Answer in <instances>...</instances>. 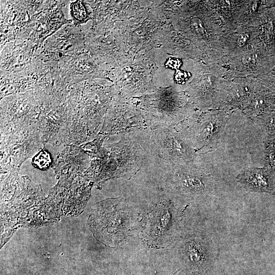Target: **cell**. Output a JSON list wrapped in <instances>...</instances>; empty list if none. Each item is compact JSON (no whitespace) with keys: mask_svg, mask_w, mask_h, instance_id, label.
<instances>
[{"mask_svg":"<svg viewBox=\"0 0 275 275\" xmlns=\"http://www.w3.org/2000/svg\"><path fill=\"white\" fill-rule=\"evenodd\" d=\"M275 65V58L261 43L239 54L226 58L222 65L226 69L225 77L232 80L239 77H258L269 72Z\"/></svg>","mask_w":275,"mask_h":275,"instance_id":"cell-7","label":"cell"},{"mask_svg":"<svg viewBox=\"0 0 275 275\" xmlns=\"http://www.w3.org/2000/svg\"><path fill=\"white\" fill-rule=\"evenodd\" d=\"M132 214L122 197L107 199L95 204L88 219V226L103 244L117 246L125 242L131 231Z\"/></svg>","mask_w":275,"mask_h":275,"instance_id":"cell-3","label":"cell"},{"mask_svg":"<svg viewBox=\"0 0 275 275\" xmlns=\"http://www.w3.org/2000/svg\"><path fill=\"white\" fill-rule=\"evenodd\" d=\"M150 65L143 60H135L120 73L119 94L130 98L149 94L156 88L152 80Z\"/></svg>","mask_w":275,"mask_h":275,"instance_id":"cell-10","label":"cell"},{"mask_svg":"<svg viewBox=\"0 0 275 275\" xmlns=\"http://www.w3.org/2000/svg\"><path fill=\"white\" fill-rule=\"evenodd\" d=\"M230 111L211 109L194 111L175 126L197 154L208 152L219 143Z\"/></svg>","mask_w":275,"mask_h":275,"instance_id":"cell-4","label":"cell"},{"mask_svg":"<svg viewBox=\"0 0 275 275\" xmlns=\"http://www.w3.org/2000/svg\"><path fill=\"white\" fill-rule=\"evenodd\" d=\"M131 134L143 151V167L162 176L175 167L194 162L197 156L189 142L174 126L150 124Z\"/></svg>","mask_w":275,"mask_h":275,"instance_id":"cell-1","label":"cell"},{"mask_svg":"<svg viewBox=\"0 0 275 275\" xmlns=\"http://www.w3.org/2000/svg\"><path fill=\"white\" fill-rule=\"evenodd\" d=\"M266 9L256 21L257 38L264 48L275 58V14Z\"/></svg>","mask_w":275,"mask_h":275,"instance_id":"cell-12","label":"cell"},{"mask_svg":"<svg viewBox=\"0 0 275 275\" xmlns=\"http://www.w3.org/2000/svg\"><path fill=\"white\" fill-rule=\"evenodd\" d=\"M261 85L258 78L239 77L231 80L223 96L219 109L242 111Z\"/></svg>","mask_w":275,"mask_h":275,"instance_id":"cell-11","label":"cell"},{"mask_svg":"<svg viewBox=\"0 0 275 275\" xmlns=\"http://www.w3.org/2000/svg\"><path fill=\"white\" fill-rule=\"evenodd\" d=\"M142 232L146 243L156 248L167 247L175 225V208L171 198H163L152 205Z\"/></svg>","mask_w":275,"mask_h":275,"instance_id":"cell-6","label":"cell"},{"mask_svg":"<svg viewBox=\"0 0 275 275\" xmlns=\"http://www.w3.org/2000/svg\"><path fill=\"white\" fill-rule=\"evenodd\" d=\"M49 154L44 151L40 152L33 159L34 166L40 169H45L49 166L51 162Z\"/></svg>","mask_w":275,"mask_h":275,"instance_id":"cell-15","label":"cell"},{"mask_svg":"<svg viewBox=\"0 0 275 275\" xmlns=\"http://www.w3.org/2000/svg\"><path fill=\"white\" fill-rule=\"evenodd\" d=\"M185 92L196 107L202 111L218 109L231 80L225 77L226 69L219 64L199 66Z\"/></svg>","mask_w":275,"mask_h":275,"instance_id":"cell-5","label":"cell"},{"mask_svg":"<svg viewBox=\"0 0 275 275\" xmlns=\"http://www.w3.org/2000/svg\"><path fill=\"white\" fill-rule=\"evenodd\" d=\"M176 275H201L198 272L194 271H182L179 272Z\"/></svg>","mask_w":275,"mask_h":275,"instance_id":"cell-18","label":"cell"},{"mask_svg":"<svg viewBox=\"0 0 275 275\" xmlns=\"http://www.w3.org/2000/svg\"><path fill=\"white\" fill-rule=\"evenodd\" d=\"M162 176L163 187L170 194L196 197L203 194L208 186V176L195 161L175 167Z\"/></svg>","mask_w":275,"mask_h":275,"instance_id":"cell-8","label":"cell"},{"mask_svg":"<svg viewBox=\"0 0 275 275\" xmlns=\"http://www.w3.org/2000/svg\"><path fill=\"white\" fill-rule=\"evenodd\" d=\"M76 2L72 5V15L76 20L79 21L86 17V10L80 2Z\"/></svg>","mask_w":275,"mask_h":275,"instance_id":"cell-17","label":"cell"},{"mask_svg":"<svg viewBox=\"0 0 275 275\" xmlns=\"http://www.w3.org/2000/svg\"><path fill=\"white\" fill-rule=\"evenodd\" d=\"M147 126L144 118L130 98L118 94L106 115L104 131L110 134L125 135L144 130Z\"/></svg>","mask_w":275,"mask_h":275,"instance_id":"cell-9","label":"cell"},{"mask_svg":"<svg viewBox=\"0 0 275 275\" xmlns=\"http://www.w3.org/2000/svg\"><path fill=\"white\" fill-rule=\"evenodd\" d=\"M270 8L275 7V1H269Z\"/></svg>","mask_w":275,"mask_h":275,"instance_id":"cell-19","label":"cell"},{"mask_svg":"<svg viewBox=\"0 0 275 275\" xmlns=\"http://www.w3.org/2000/svg\"><path fill=\"white\" fill-rule=\"evenodd\" d=\"M147 124H159L175 127L195 110L185 91L174 87L157 88L153 92L132 97Z\"/></svg>","mask_w":275,"mask_h":275,"instance_id":"cell-2","label":"cell"},{"mask_svg":"<svg viewBox=\"0 0 275 275\" xmlns=\"http://www.w3.org/2000/svg\"><path fill=\"white\" fill-rule=\"evenodd\" d=\"M181 252L183 258L191 266L201 267L207 262V254L204 246L198 240H191L185 242Z\"/></svg>","mask_w":275,"mask_h":275,"instance_id":"cell-14","label":"cell"},{"mask_svg":"<svg viewBox=\"0 0 275 275\" xmlns=\"http://www.w3.org/2000/svg\"><path fill=\"white\" fill-rule=\"evenodd\" d=\"M237 179L247 189L255 191H269L273 188V181L267 169L252 168L239 174Z\"/></svg>","mask_w":275,"mask_h":275,"instance_id":"cell-13","label":"cell"},{"mask_svg":"<svg viewBox=\"0 0 275 275\" xmlns=\"http://www.w3.org/2000/svg\"><path fill=\"white\" fill-rule=\"evenodd\" d=\"M258 78L264 85L275 89V65L269 72Z\"/></svg>","mask_w":275,"mask_h":275,"instance_id":"cell-16","label":"cell"}]
</instances>
